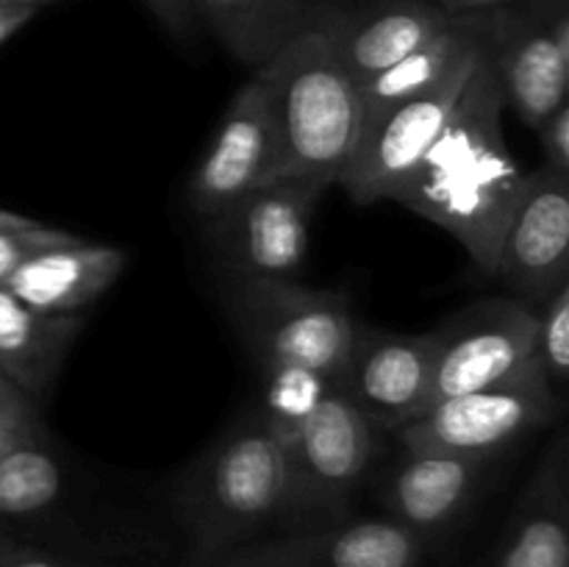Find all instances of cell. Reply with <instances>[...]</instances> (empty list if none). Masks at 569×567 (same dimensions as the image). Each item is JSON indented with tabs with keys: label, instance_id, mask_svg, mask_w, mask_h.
<instances>
[{
	"label": "cell",
	"instance_id": "603a6c76",
	"mask_svg": "<svg viewBox=\"0 0 569 567\" xmlns=\"http://www.w3.org/2000/svg\"><path fill=\"white\" fill-rule=\"evenodd\" d=\"M537 331H533V356L537 367L550 387L561 392L569 376V281L556 287L542 304L533 306Z\"/></svg>",
	"mask_w": 569,
	"mask_h": 567
},
{
	"label": "cell",
	"instance_id": "2e32d148",
	"mask_svg": "<svg viewBox=\"0 0 569 567\" xmlns=\"http://www.w3.org/2000/svg\"><path fill=\"white\" fill-rule=\"evenodd\" d=\"M456 14L437 0H372L361 9H326L322 26L356 83L376 78L431 42Z\"/></svg>",
	"mask_w": 569,
	"mask_h": 567
},
{
	"label": "cell",
	"instance_id": "836d02e7",
	"mask_svg": "<svg viewBox=\"0 0 569 567\" xmlns=\"http://www.w3.org/2000/svg\"><path fill=\"white\" fill-rule=\"evenodd\" d=\"M31 3H33V6H37V9H39V6H44V3H50V0H31Z\"/></svg>",
	"mask_w": 569,
	"mask_h": 567
},
{
	"label": "cell",
	"instance_id": "f546056e",
	"mask_svg": "<svg viewBox=\"0 0 569 567\" xmlns=\"http://www.w3.org/2000/svg\"><path fill=\"white\" fill-rule=\"evenodd\" d=\"M450 14H483V11L503 9V6L520 3V0H437Z\"/></svg>",
	"mask_w": 569,
	"mask_h": 567
},
{
	"label": "cell",
	"instance_id": "9c48e42d",
	"mask_svg": "<svg viewBox=\"0 0 569 567\" xmlns=\"http://www.w3.org/2000/svg\"><path fill=\"white\" fill-rule=\"evenodd\" d=\"M483 50L503 98L537 131L567 103L569 14L567 0H537L483 11Z\"/></svg>",
	"mask_w": 569,
	"mask_h": 567
},
{
	"label": "cell",
	"instance_id": "30bf717a",
	"mask_svg": "<svg viewBox=\"0 0 569 567\" xmlns=\"http://www.w3.org/2000/svg\"><path fill=\"white\" fill-rule=\"evenodd\" d=\"M428 545L392 517L289 528L214 554H192L187 567H422Z\"/></svg>",
	"mask_w": 569,
	"mask_h": 567
},
{
	"label": "cell",
	"instance_id": "5bb4252c",
	"mask_svg": "<svg viewBox=\"0 0 569 567\" xmlns=\"http://www.w3.org/2000/svg\"><path fill=\"white\" fill-rule=\"evenodd\" d=\"M495 276L537 306L569 281V178L559 172L533 170L506 220L500 237Z\"/></svg>",
	"mask_w": 569,
	"mask_h": 567
},
{
	"label": "cell",
	"instance_id": "8992f818",
	"mask_svg": "<svg viewBox=\"0 0 569 567\" xmlns=\"http://www.w3.org/2000/svg\"><path fill=\"white\" fill-rule=\"evenodd\" d=\"M326 187L276 176L211 220L222 267L242 281H292L309 253L311 220Z\"/></svg>",
	"mask_w": 569,
	"mask_h": 567
},
{
	"label": "cell",
	"instance_id": "d6986e66",
	"mask_svg": "<svg viewBox=\"0 0 569 567\" xmlns=\"http://www.w3.org/2000/svg\"><path fill=\"white\" fill-rule=\"evenodd\" d=\"M78 331L81 315H42L0 287V370L33 400L53 384Z\"/></svg>",
	"mask_w": 569,
	"mask_h": 567
},
{
	"label": "cell",
	"instance_id": "e0dca14e",
	"mask_svg": "<svg viewBox=\"0 0 569 567\" xmlns=\"http://www.w3.org/2000/svg\"><path fill=\"white\" fill-rule=\"evenodd\" d=\"M489 567H569V448L556 434L517 498Z\"/></svg>",
	"mask_w": 569,
	"mask_h": 567
},
{
	"label": "cell",
	"instance_id": "52a82bcc",
	"mask_svg": "<svg viewBox=\"0 0 569 567\" xmlns=\"http://www.w3.org/2000/svg\"><path fill=\"white\" fill-rule=\"evenodd\" d=\"M559 395L542 372H531L517 381L437 400L395 431L403 448L492 461L517 439L553 422Z\"/></svg>",
	"mask_w": 569,
	"mask_h": 567
},
{
	"label": "cell",
	"instance_id": "7402d4cb",
	"mask_svg": "<svg viewBox=\"0 0 569 567\" xmlns=\"http://www.w3.org/2000/svg\"><path fill=\"white\" fill-rule=\"evenodd\" d=\"M64 470L44 431L31 434L0 456V528L14 520H31L59 504Z\"/></svg>",
	"mask_w": 569,
	"mask_h": 567
},
{
	"label": "cell",
	"instance_id": "1f68e13d",
	"mask_svg": "<svg viewBox=\"0 0 569 567\" xmlns=\"http://www.w3.org/2000/svg\"><path fill=\"white\" fill-rule=\"evenodd\" d=\"M31 217L26 215H17V211H9V209H0V231H9V228H26L31 226Z\"/></svg>",
	"mask_w": 569,
	"mask_h": 567
},
{
	"label": "cell",
	"instance_id": "d4e9b609",
	"mask_svg": "<svg viewBox=\"0 0 569 567\" xmlns=\"http://www.w3.org/2000/svg\"><path fill=\"white\" fill-rule=\"evenodd\" d=\"M537 133L539 142H542L545 167L569 178V103L556 109L553 115L537 128Z\"/></svg>",
	"mask_w": 569,
	"mask_h": 567
},
{
	"label": "cell",
	"instance_id": "ac0fdd59",
	"mask_svg": "<svg viewBox=\"0 0 569 567\" xmlns=\"http://www.w3.org/2000/svg\"><path fill=\"white\" fill-rule=\"evenodd\" d=\"M126 270V253L114 245L76 237L22 261L0 287L42 315H81L109 292Z\"/></svg>",
	"mask_w": 569,
	"mask_h": 567
},
{
	"label": "cell",
	"instance_id": "4316f807",
	"mask_svg": "<svg viewBox=\"0 0 569 567\" xmlns=\"http://www.w3.org/2000/svg\"><path fill=\"white\" fill-rule=\"evenodd\" d=\"M142 3L176 37H189L198 26V11L192 0H142Z\"/></svg>",
	"mask_w": 569,
	"mask_h": 567
},
{
	"label": "cell",
	"instance_id": "4dcf8cb0",
	"mask_svg": "<svg viewBox=\"0 0 569 567\" xmlns=\"http://www.w3.org/2000/svg\"><path fill=\"white\" fill-rule=\"evenodd\" d=\"M33 14H37L33 6H9V9H0V44L9 37H14Z\"/></svg>",
	"mask_w": 569,
	"mask_h": 567
},
{
	"label": "cell",
	"instance_id": "d6a6232c",
	"mask_svg": "<svg viewBox=\"0 0 569 567\" xmlns=\"http://www.w3.org/2000/svg\"><path fill=\"white\" fill-rule=\"evenodd\" d=\"M9 6H33L31 0H0V9H9ZM37 9V6H33Z\"/></svg>",
	"mask_w": 569,
	"mask_h": 567
},
{
	"label": "cell",
	"instance_id": "f1b7e54d",
	"mask_svg": "<svg viewBox=\"0 0 569 567\" xmlns=\"http://www.w3.org/2000/svg\"><path fill=\"white\" fill-rule=\"evenodd\" d=\"M37 431H42L39 420H9V417H0V456L9 454L14 445H20L22 439H28Z\"/></svg>",
	"mask_w": 569,
	"mask_h": 567
},
{
	"label": "cell",
	"instance_id": "9a60e30c",
	"mask_svg": "<svg viewBox=\"0 0 569 567\" xmlns=\"http://www.w3.org/2000/svg\"><path fill=\"white\" fill-rule=\"evenodd\" d=\"M489 461L445 450L406 448L403 459L389 467L381 481L387 517L431 545L459 526L483 484Z\"/></svg>",
	"mask_w": 569,
	"mask_h": 567
},
{
	"label": "cell",
	"instance_id": "5b68a950",
	"mask_svg": "<svg viewBox=\"0 0 569 567\" xmlns=\"http://www.w3.org/2000/svg\"><path fill=\"white\" fill-rule=\"evenodd\" d=\"M376 428L328 387L317 404L283 434L289 459L287 528H311L348 517V504L370 470Z\"/></svg>",
	"mask_w": 569,
	"mask_h": 567
},
{
	"label": "cell",
	"instance_id": "ffe728a7",
	"mask_svg": "<svg viewBox=\"0 0 569 567\" xmlns=\"http://www.w3.org/2000/svg\"><path fill=\"white\" fill-rule=\"evenodd\" d=\"M198 20L209 22L220 42L244 64L256 67L315 26L326 6L315 0H192Z\"/></svg>",
	"mask_w": 569,
	"mask_h": 567
},
{
	"label": "cell",
	"instance_id": "8fae6325",
	"mask_svg": "<svg viewBox=\"0 0 569 567\" xmlns=\"http://www.w3.org/2000/svg\"><path fill=\"white\" fill-rule=\"evenodd\" d=\"M481 53L483 48L431 89L392 106L378 120L361 128L353 159L339 181L356 203L367 206L395 198L426 150L442 133Z\"/></svg>",
	"mask_w": 569,
	"mask_h": 567
},
{
	"label": "cell",
	"instance_id": "484cf974",
	"mask_svg": "<svg viewBox=\"0 0 569 567\" xmlns=\"http://www.w3.org/2000/svg\"><path fill=\"white\" fill-rule=\"evenodd\" d=\"M0 567H89L83 561L67 559L39 545L20 543L6 528H0Z\"/></svg>",
	"mask_w": 569,
	"mask_h": 567
},
{
	"label": "cell",
	"instance_id": "6da1fadb",
	"mask_svg": "<svg viewBox=\"0 0 569 567\" xmlns=\"http://www.w3.org/2000/svg\"><path fill=\"white\" fill-rule=\"evenodd\" d=\"M503 100L483 50L442 133L392 198L459 239L489 276H495L506 220L526 183L506 145Z\"/></svg>",
	"mask_w": 569,
	"mask_h": 567
},
{
	"label": "cell",
	"instance_id": "3957f363",
	"mask_svg": "<svg viewBox=\"0 0 569 567\" xmlns=\"http://www.w3.org/2000/svg\"><path fill=\"white\" fill-rule=\"evenodd\" d=\"M289 459L281 434L264 415L217 439L178 487V515L192 554H214L287 528Z\"/></svg>",
	"mask_w": 569,
	"mask_h": 567
},
{
	"label": "cell",
	"instance_id": "ba28073f",
	"mask_svg": "<svg viewBox=\"0 0 569 567\" xmlns=\"http://www.w3.org/2000/svg\"><path fill=\"white\" fill-rule=\"evenodd\" d=\"M533 331V306L520 298H489L456 311L431 331V404L539 372Z\"/></svg>",
	"mask_w": 569,
	"mask_h": 567
},
{
	"label": "cell",
	"instance_id": "7a4b0ae2",
	"mask_svg": "<svg viewBox=\"0 0 569 567\" xmlns=\"http://www.w3.org/2000/svg\"><path fill=\"white\" fill-rule=\"evenodd\" d=\"M256 72L270 89L276 176L303 178L326 189L342 181L361 137V98L322 17Z\"/></svg>",
	"mask_w": 569,
	"mask_h": 567
},
{
	"label": "cell",
	"instance_id": "83f0119b",
	"mask_svg": "<svg viewBox=\"0 0 569 567\" xmlns=\"http://www.w3.org/2000/svg\"><path fill=\"white\" fill-rule=\"evenodd\" d=\"M0 417H9V420H37V400L22 392L3 370H0Z\"/></svg>",
	"mask_w": 569,
	"mask_h": 567
},
{
	"label": "cell",
	"instance_id": "44dd1931",
	"mask_svg": "<svg viewBox=\"0 0 569 567\" xmlns=\"http://www.w3.org/2000/svg\"><path fill=\"white\" fill-rule=\"evenodd\" d=\"M483 48V14H456L442 33L417 48L398 64L359 83L361 128L389 111L392 106L426 92L448 78L459 64Z\"/></svg>",
	"mask_w": 569,
	"mask_h": 567
},
{
	"label": "cell",
	"instance_id": "4fadbf2b",
	"mask_svg": "<svg viewBox=\"0 0 569 567\" xmlns=\"http://www.w3.org/2000/svg\"><path fill=\"white\" fill-rule=\"evenodd\" d=\"M433 337L356 328L337 387L372 428H400L431 404Z\"/></svg>",
	"mask_w": 569,
	"mask_h": 567
},
{
	"label": "cell",
	"instance_id": "7c38bea8",
	"mask_svg": "<svg viewBox=\"0 0 569 567\" xmlns=\"http://www.w3.org/2000/svg\"><path fill=\"white\" fill-rule=\"evenodd\" d=\"M278 148L272 128L270 89L256 72L228 103L214 139L189 181V206L211 222L256 187L276 178Z\"/></svg>",
	"mask_w": 569,
	"mask_h": 567
},
{
	"label": "cell",
	"instance_id": "cb8c5ba5",
	"mask_svg": "<svg viewBox=\"0 0 569 567\" xmlns=\"http://www.w3.org/2000/svg\"><path fill=\"white\" fill-rule=\"evenodd\" d=\"M76 239V233L59 231V228H48L42 222H31L26 228H9V231H0V284L22 265V261L31 259L33 253L44 248H53V245H64Z\"/></svg>",
	"mask_w": 569,
	"mask_h": 567
},
{
	"label": "cell",
	"instance_id": "277c9868",
	"mask_svg": "<svg viewBox=\"0 0 569 567\" xmlns=\"http://www.w3.org/2000/svg\"><path fill=\"white\" fill-rule=\"evenodd\" d=\"M231 309L267 378L306 376L331 387L359 320L342 292L295 281L233 284Z\"/></svg>",
	"mask_w": 569,
	"mask_h": 567
}]
</instances>
